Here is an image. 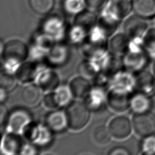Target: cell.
Here are the masks:
<instances>
[{"mask_svg": "<svg viewBox=\"0 0 155 155\" xmlns=\"http://www.w3.org/2000/svg\"><path fill=\"white\" fill-rule=\"evenodd\" d=\"M55 93L59 102L60 106L68 104L71 100V97L73 96L70 87L65 85L58 87L56 88Z\"/></svg>", "mask_w": 155, "mask_h": 155, "instance_id": "cb8c5ba5", "label": "cell"}, {"mask_svg": "<svg viewBox=\"0 0 155 155\" xmlns=\"http://www.w3.org/2000/svg\"><path fill=\"white\" fill-rule=\"evenodd\" d=\"M132 125L136 134L141 137L155 135V115L151 113H136L133 117Z\"/></svg>", "mask_w": 155, "mask_h": 155, "instance_id": "5b68a950", "label": "cell"}, {"mask_svg": "<svg viewBox=\"0 0 155 155\" xmlns=\"http://www.w3.org/2000/svg\"><path fill=\"white\" fill-rule=\"evenodd\" d=\"M31 116L28 111L23 108H17L8 116L6 125L7 130L16 134L23 133L31 124Z\"/></svg>", "mask_w": 155, "mask_h": 155, "instance_id": "277c9868", "label": "cell"}, {"mask_svg": "<svg viewBox=\"0 0 155 155\" xmlns=\"http://www.w3.org/2000/svg\"><path fill=\"white\" fill-rule=\"evenodd\" d=\"M111 134L108 127L101 125L94 128L92 133V139L94 142L99 146L107 145L110 141Z\"/></svg>", "mask_w": 155, "mask_h": 155, "instance_id": "ffe728a7", "label": "cell"}, {"mask_svg": "<svg viewBox=\"0 0 155 155\" xmlns=\"http://www.w3.org/2000/svg\"><path fill=\"white\" fill-rule=\"evenodd\" d=\"M109 107L116 112H124L130 107V98L128 91L118 87H113L107 95Z\"/></svg>", "mask_w": 155, "mask_h": 155, "instance_id": "8992f818", "label": "cell"}, {"mask_svg": "<svg viewBox=\"0 0 155 155\" xmlns=\"http://www.w3.org/2000/svg\"><path fill=\"white\" fill-rule=\"evenodd\" d=\"M54 0H29L32 10L38 15L48 13L54 6Z\"/></svg>", "mask_w": 155, "mask_h": 155, "instance_id": "7402d4cb", "label": "cell"}, {"mask_svg": "<svg viewBox=\"0 0 155 155\" xmlns=\"http://www.w3.org/2000/svg\"><path fill=\"white\" fill-rule=\"evenodd\" d=\"M39 87L45 91H51L56 89L59 85V78L53 71H47L40 73L38 76Z\"/></svg>", "mask_w": 155, "mask_h": 155, "instance_id": "ac0fdd59", "label": "cell"}, {"mask_svg": "<svg viewBox=\"0 0 155 155\" xmlns=\"http://www.w3.org/2000/svg\"><path fill=\"white\" fill-rule=\"evenodd\" d=\"M108 127L112 137L117 139H122L130 134L132 125L128 117L119 116L111 120Z\"/></svg>", "mask_w": 155, "mask_h": 155, "instance_id": "ba28073f", "label": "cell"}, {"mask_svg": "<svg viewBox=\"0 0 155 155\" xmlns=\"http://www.w3.org/2000/svg\"><path fill=\"white\" fill-rule=\"evenodd\" d=\"M24 145L19 134L8 132L2 139L1 150L5 154L21 153Z\"/></svg>", "mask_w": 155, "mask_h": 155, "instance_id": "8fae6325", "label": "cell"}, {"mask_svg": "<svg viewBox=\"0 0 155 155\" xmlns=\"http://www.w3.org/2000/svg\"><path fill=\"white\" fill-rule=\"evenodd\" d=\"M51 131L47 126L31 125V123L26 128L24 131L25 137L31 142L39 146H44L50 142L51 139Z\"/></svg>", "mask_w": 155, "mask_h": 155, "instance_id": "52a82bcc", "label": "cell"}, {"mask_svg": "<svg viewBox=\"0 0 155 155\" xmlns=\"http://www.w3.org/2000/svg\"><path fill=\"white\" fill-rule=\"evenodd\" d=\"M132 7L137 15L144 19L155 15V0H133Z\"/></svg>", "mask_w": 155, "mask_h": 155, "instance_id": "9a60e30c", "label": "cell"}, {"mask_svg": "<svg viewBox=\"0 0 155 155\" xmlns=\"http://www.w3.org/2000/svg\"><path fill=\"white\" fill-rule=\"evenodd\" d=\"M152 102L145 93L139 92L134 94L130 98V107L136 113L148 112L151 108Z\"/></svg>", "mask_w": 155, "mask_h": 155, "instance_id": "5bb4252c", "label": "cell"}, {"mask_svg": "<svg viewBox=\"0 0 155 155\" xmlns=\"http://www.w3.org/2000/svg\"><path fill=\"white\" fill-rule=\"evenodd\" d=\"M129 38L124 33H117L114 35L109 42L111 51L116 55L125 54L129 48Z\"/></svg>", "mask_w": 155, "mask_h": 155, "instance_id": "2e32d148", "label": "cell"}, {"mask_svg": "<svg viewBox=\"0 0 155 155\" xmlns=\"http://www.w3.org/2000/svg\"><path fill=\"white\" fill-rule=\"evenodd\" d=\"M145 60L142 50L136 44L132 46V48L129 46L128 51L125 53L123 63L127 68L136 71L140 70L145 65Z\"/></svg>", "mask_w": 155, "mask_h": 155, "instance_id": "30bf717a", "label": "cell"}, {"mask_svg": "<svg viewBox=\"0 0 155 155\" xmlns=\"http://www.w3.org/2000/svg\"><path fill=\"white\" fill-rule=\"evenodd\" d=\"M154 88H155V82H154Z\"/></svg>", "mask_w": 155, "mask_h": 155, "instance_id": "e575fe53", "label": "cell"}, {"mask_svg": "<svg viewBox=\"0 0 155 155\" xmlns=\"http://www.w3.org/2000/svg\"><path fill=\"white\" fill-rule=\"evenodd\" d=\"M8 117L7 112L6 108L1 104V109H0V123L1 127H2L3 124L6 123L7 119Z\"/></svg>", "mask_w": 155, "mask_h": 155, "instance_id": "d6a6232c", "label": "cell"}, {"mask_svg": "<svg viewBox=\"0 0 155 155\" xmlns=\"http://www.w3.org/2000/svg\"><path fill=\"white\" fill-rule=\"evenodd\" d=\"M42 96L41 88L35 85H28L22 91L21 97L25 104L30 106L36 105Z\"/></svg>", "mask_w": 155, "mask_h": 155, "instance_id": "e0dca14e", "label": "cell"}, {"mask_svg": "<svg viewBox=\"0 0 155 155\" xmlns=\"http://www.w3.org/2000/svg\"><path fill=\"white\" fill-rule=\"evenodd\" d=\"M154 82L153 76L148 72H142L136 79V85L142 93L151 91L154 87Z\"/></svg>", "mask_w": 155, "mask_h": 155, "instance_id": "44dd1931", "label": "cell"}, {"mask_svg": "<svg viewBox=\"0 0 155 155\" xmlns=\"http://www.w3.org/2000/svg\"><path fill=\"white\" fill-rule=\"evenodd\" d=\"M65 112L68 127L73 131H79L84 128L90 118V109L85 103L78 101L70 103Z\"/></svg>", "mask_w": 155, "mask_h": 155, "instance_id": "7a4b0ae2", "label": "cell"}, {"mask_svg": "<svg viewBox=\"0 0 155 155\" xmlns=\"http://www.w3.org/2000/svg\"><path fill=\"white\" fill-rule=\"evenodd\" d=\"M84 0H66L65 8L71 13H78L84 8Z\"/></svg>", "mask_w": 155, "mask_h": 155, "instance_id": "83f0119b", "label": "cell"}, {"mask_svg": "<svg viewBox=\"0 0 155 155\" xmlns=\"http://www.w3.org/2000/svg\"><path fill=\"white\" fill-rule=\"evenodd\" d=\"M154 71H155V66H154Z\"/></svg>", "mask_w": 155, "mask_h": 155, "instance_id": "d590c367", "label": "cell"}, {"mask_svg": "<svg viewBox=\"0 0 155 155\" xmlns=\"http://www.w3.org/2000/svg\"><path fill=\"white\" fill-rule=\"evenodd\" d=\"M46 126L53 132L59 133L68 127L65 112L54 110L49 113L45 119Z\"/></svg>", "mask_w": 155, "mask_h": 155, "instance_id": "7c38bea8", "label": "cell"}, {"mask_svg": "<svg viewBox=\"0 0 155 155\" xmlns=\"http://www.w3.org/2000/svg\"><path fill=\"white\" fill-rule=\"evenodd\" d=\"M147 24L144 18L138 16H131L128 18L124 24L125 34L131 39H138L145 32Z\"/></svg>", "mask_w": 155, "mask_h": 155, "instance_id": "9c48e42d", "label": "cell"}, {"mask_svg": "<svg viewBox=\"0 0 155 155\" xmlns=\"http://www.w3.org/2000/svg\"><path fill=\"white\" fill-rule=\"evenodd\" d=\"M1 58L6 66L10 65L15 67L27 58L28 49L23 41L13 39L7 41L1 46Z\"/></svg>", "mask_w": 155, "mask_h": 155, "instance_id": "6da1fadb", "label": "cell"}, {"mask_svg": "<svg viewBox=\"0 0 155 155\" xmlns=\"http://www.w3.org/2000/svg\"><path fill=\"white\" fill-rule=\"evenodd\" d=\"M87 6L94 10L101 9L105 4L107 0H85Z\"/></svg>", "mask_w": 155, "mask_h": 155, "instance_id": "4dcf8cb0", "label": "cell"}, {"mask_svg": "<svg viewBox=\"0 0 155 155\" xmlns=\"http://www.w3.org/2000/svg\"><path fill=\"white\" fill-rule=\"evenodd\" d=\"M1 88L7 91L12 90L16 85L15 78L9 73H2L1 75Z\"/></svg>", "mask_w": 155, "mask_h": 155, "instance_id": "484cf974", "label": "cell"}, {"mask_svg": "<svg viewBox=\"0 0 155 155\" xmlns=\"http://www.w3.org/2000/svg\"><path fill=\"white\" fill-rule=\"evenodd\" d=\"M142 149L145 153H155V137L153 136L147 137L142 144Z\"/></svg>", "mask_w": 155, "mask_h": 155, "instance_id": "f546056e", "label": "cell"}, {"mask_svg": "<svg viewBox=\"0 0 155 155\" xmlns=\"http://www.w3.org/2000/svg\"><path fill=\"white\" fill-rule=\"evenodd\" d=\"M108 154L111 155H117V154H120V155H128L130 154V152L125 148L122 147H115L113 149H111L108 153Z\"/></svg>", "mask_w": 155, "mask_h": 155, "instance_id": "1f68e13d", "label": "cell"}, {"mask_svg": "<svg viewBox=\"0 0 155 155\" xmlns=\"http://www.w3.org/2000/svg\"><path fill=\"white\" fill-rule=\"evenodd\" d=\"M145 45L149 53L155 56V29L151 28L147 33L145 36Z\"/></svg>", "mask_w": 155, "mask_h": 155, "instance_id": "f1b7e54d", "label": "cell"}, {"mask_svg": "<svg viewBox=\"0 0 155 155\" xmlns=\"http://www.w3.org/2000/svg\"><path fill=\"white\" fill-rule=\"evenodd\" d=\"M16 76L18 79L24 83L31 82L37 78V67L32 62H25L19 67Z\"/></svg>", "mask_w": 155, "mask_h": 155, "instance_id": "d6986e66", "label": "cell"}, {"mask_svg": "<svg viewBox=\"0 0 155 155\" xmlns=\"http://www.w3.org/2000/svg\"><path fill=\"white\" fill-rule=\"evenodd\" d=\"M69 87L73 96L78 99L86 98L91 90L90 82L82 76L74 78L71 81Z\"/></svg>", "mask_w": 155, "mask_h": 155, "instance_id": "4fadbf2b", "label": "cell"}, {"mask_svg": "<svg viewBox=\"0 0 155 155\" xmlns=\"http://www.w3.org/2000/svg\"><path fill=\"white\" fill-rule=\"evenodd\" d=\"M105 36H106L101 31L91 33L85 38L81 45L82 54L89 58L101 56L105 48Z\"/></svg>", "mask_w": 155, "mask_h": 155, "instance_id": "3957f363", "label": "cell"}, {"mask_svg": "<svg viewBox=\"0 0 155 155\" xmlns=\"http://www.w3.org/2000/svg\"><path fill=\"white\" fill-rule=\"evenodd\" d=\"M104 92L98 88L97 89L91 90L89 94L86 97L87 101L88 102L85 103L87 107L90 109V107L96 108L99 105L102 103L104 100Z\"/></svg>", "mask_w": 155, "mask_h": 155, "instance_id": "603a6c76", "label": "cell"}, {"mask_svg": "<svg viewBox=\"0 0 155 155\" xmlns=\"http://www.w3.org/2000/svg\"><path fill=\"white\" fill-rule=\"evenodd\" d=\"M7 99V91L5 89L1 88V102L2 104Z\"/></svg>", "mask_w": 155, "mask_h": 155, "instance_id": "836d02e7", "label": "cell"}, {"mask_svg": "<svg viewBox=\"0 0 155 155\" xmlns=\"http://www.w3.org/2000/svg\"><path fill=\"white\" fill-rule=\"evenodd\" d=\"M44 105L50 110H56L60 106L55 92H50L43 97Z\"/></svg>", "mask_w": 155, "mask_h": 155, "instance_id": "4316f807", "label": "cell"}, {"mask_svg": "<svg viewBox=\"0 0 155 155\" xmlns=\"http://www.w3.org/2000/svg\"><path fill=\"white\" fill-rule=\"evenodd\" d=\"M97 68H96L94 64L91 62H82L79 67V71L81 75L86 78H90L94 76L97 73Z\"/></svg>", "mask_w": 155, "mask_h": 155, "instance_id": "d4e9b609", "label": "cell"}]
</instances>
